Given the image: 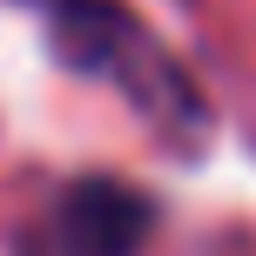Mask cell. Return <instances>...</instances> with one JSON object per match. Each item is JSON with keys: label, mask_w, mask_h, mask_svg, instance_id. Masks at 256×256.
Wrapping results in <instances>:
<instances>
[{"label": "cell", "mask_w": 256, "mask_h": 256, "mask_svg": "<svg viewBox=\"0 0 256 256\" xmlns=\"http://www.w3.org/2000/svg\"><path fill=\"white\" fill-rule=\"evenodd\" d=\"M54 48H61L68 68H81L94 81H115L168 142H196L209 128V108L196 94V81L115 0H54Z\"/></svg>", "instance_id": "cell-1"}, {"label": "cell", "mask_w": 256, "mask_h": 256, "mask_svg": "<svg viewBox=\"0 0 256 256\" xmlns=\"http://www.w3.org/2000/svg\"><path fill=\"white\" fill-rule=\"evenodd\" d=\"M162 222V202L122 176H81L48 196L20 230V256H142Z\"/></svg>", "instance_id": "cell-2"}]
</instances>
